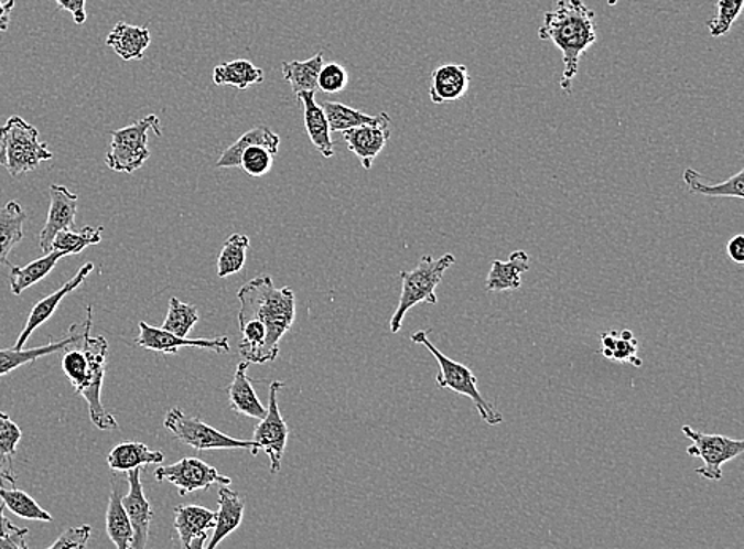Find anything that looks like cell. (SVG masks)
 Here are the masks:
<instances>
[{"instance_id": "cell-1", "label": "cell", "mask_w": 744, "mask_h": 549, "mask_svg": "<svg viewBox=\"0 0 744 549\" xmlns=\"http://www.w3.org/2000/svg\"><path fill=\"white\" fill-rule=\"evenodd\" d=\"M538 37L549 40L562 52V92L572 94V83L580 67V60L597 42L595 13L583 0H556V7L544 13L543 26Z\"/></svg>"}, {"instance_id": "cell-2", "label": "cell", "mask_w": 744, "mask_h": 549, "mask_svg": "<svg viewBox=\"0 0 744 549\" xmlns=\"http://www.w3.org/2000/svg\"><path fill=\"white\" fill-rule=\"evenodd\" d=\"M238 321L256 320L267 331V353L270 363L280 354L281 338L295 320V295L291 288L274 287L269 274L252 278L238 291Z\"/></svg>"}, {"instance_id": "cell-3", "label": "cell", "mask_w": 744, "mask_h": 549, "mask_svg": "<svg viewBox=\"0 0 744 549\" xmlns=\"http://www.w3.org/2000/svg\"><path fill=\"white\" fill-rule=\"evenodd\" d=\"M454 263H456V258L451 252H446L440 259H433L431 255H428L422 256L421 261L410 272H407V270L400 272L402 294H400L399 305H397L391 323H389L392 334H397L402 329L406 314L418 303L435 305L439 302L436 288L442 283L444 272Z\"/></svg>"}, {"instance_id": "cell-4", "label": "cell", "mask_w": 744, "mask_h": 549, "mask_svg": "<svg viewBox=\"0 0 744 549\" xmlns=\"http://www.w3.org/2000/svg\"><path fill=\"white\" fill-rule=\"evenodd\" d=\"M411 342L418 345L425 346L428 352L435 357L439 363L440 374L436 375V385L442 389H450V391L461 394V396L468 397L475 403L479 417L489 426H498L504 422V415L497 410L486 397L479 392L478 378L473 374L471 368L465 364L456 363L444 356L439 348L431 341H429V332L419 331L411 335Z\"/></svg>"}, {"instance_id": "cell-5", "label": "cell", "mask_w": 744, "mask_h": 549, "mask_svg": "<svg viewBox=\"0 0 744 549\" xmlns=\"http://www.w3.org/2000/svg\"><path fill=\"white\" fill-rule=\"evenodd\" d=\"M37 128L23 118L10 117L0 128V150L6 154V168L12 176L35 171L53 158L48 144L40 142Z\"/></svg>"}, {"instance_id": "cell-6", "label": "cell", "mask_w": 744, "mask_h": 549, "mask_svg": "<svg viewBox=\"0 0 744 549\" xmlns=\"http://www.w3.org/2000/svg\"><path fill=\"white\" fill-rule=\"evenodd\" d=\"M162 136L161 122L157 115H148L131 126L111 132V144L105 162L108 169L118 173H133L143 168L150 158L148 132Z\"/></svg>"}, {"instance_id": "cell-7", "label": "cell", "mask_w": 744, "mask_h": 549, "mask_svg": "<svg viewBox=\"0 0 744 549\" xmlns=\"http://www.w3.org/2000/svg\"><path fill=\"white\" fill-rule=\"evenodd\" d=\"M164 428L175 435L184 445L197 451L209 450H249L252 456H258L255 443L249 440L233 439L218 429L212 428L198 417H190L182 408H170L164 419Z\"/></svg>"}, {"instance_id": "cell-8", "label": "cell", "mask_w": 744, "mask_h": 549, "mask_svg": "<svg viewBox=\"0 0 744 549\" xmlns=\"http://www.w3.org/2000/svg\"><path fill=\"white\" fill-rule=\"evenodd\" d=\"M83 352L88 356L89 374L88 383L79 396L85 397L88 402L89 417L93 424L100 431H115L118 429V421L103 406V386L105 370H107L108 342L104 337H93L91 331L86 332L82 343Z\"/></svg>"}, {"instance_id": "cell-9", "label": "cell", "mask_w": 744, "mask_h": 549, "mask_svg": "<svg viewBox=\"0 0 744 549\" xmlns=\"http://www.w3.org/2000/svg\"><path fill=\"white\" fill-rule=\"evenodd\" d=\"M682 433L692 442L686 450L689 456L703 461L702 467L696 469L697 475L711 482H721L724 464L742 456L744 451V442L731 437L696 431L691 426H682Z\"/></svg>"}, {"instance_id": "cell-10", "label": "cell", "mask_w": 744, "mask_h": 549, "mask_svg": "<svg viewBox=\"0 0 744 549\" xmlns=\"http://www.w3.org/2000/svg\"><path fill=\"white\" fill-rule=\"evenodd\" d=\"M283 388V381H273L270 385L267 415L256 426L251 440L258 453L262 450L269 456L270 472L272 473L281 471V461H283L288 445L289 428L287 421L281 417L280 407H278V392Z\"/></svg>"}, {"instance_id": "cell-11", "label": "cell", "mask_w": 744, "mask_h": 549, "mask_svg": "<svg viewBox=\"0 0 744 549\" xmlns=\"http://www.w3.org/2000/svg\"><path fill=\"white\" fill-rule=\"evenodd\" d=\"M157 482H169L179 489L180 496L209 489L215 486H229L233 480L222 475L215 467L197 458H183L172 465H161L154 471Z\"/></svg>"}, {"instance_id": "cell-12", "label": "cell", "mask_w": 744, "mask_h": 549, "mask_svg": "<svg viewBox=\"0 0 744 549\" xmlns=\"http://www.w3.org/2000/svg\"><path fill=\"white\" fill-rule=\"evenodd\" d=\"M140 334L137 337L136 345L150 352L162 354H176L180 348L209 349V352L226 354L230 352L229 338L226 335L216 338H180L176 335L169 334L164 329L150 326V324H139Z\"/></svg>"}, {"instance_id": "cell-13", "label": "cell", "mask_w": 744, "mask_h": 549, "mask_svg": "<svg viewBox=\"0 0 744 549\" xmlns=\"http://www.w3.org/2000/svg\"><path fill=\"white\" fill-rule=\"evenodd\" d=\"M93 327V306H88V314H86L85 321L79 324H74L68 329L67 335L61 341L48 343V345L39 346V348L31 349H0V377L3 375L10 374V372L17 370L21 366H26V364L32 363V360H37L40 357L48 356V354L66 352L67 348H71L72 345H77L83 337H85L86 332L91 331Z\"/></svg>"}, {"instance_id": "cell-14", "label": "cell", "mask_w": 744, "mask_h": 549, "mask_svg": "<svg viewBox=\"0 0 744 549\" xmlns=\"http://www.w3.org/2000/svg\"><path fill=\"white\" fill-rule=\"evenodd\" d=\"M78 196L66 186L53 184L50 187V209L45 227L40 233V248L45 255L52 251L54 237L63 230H71L77 216Z\"/></svg>"}, {"instance_id": "cell-15", "label": "cell", "mask_w": 744, "mask_h": 549, "mask_svg": "<svg viewBox=\"0 0 744 549\" xmlns=\"http://www.w3.org/2000/svg\"><path fill=\"white\" fill-rule=\"evenodd\" d=\"M142 469L128 472L129 491L122 497V507L128 513L133 530L132 549H147L150 537L151 521H153V507L144 496L142 484Z\"/></svg>"}, {"instance_id": "cell-16", "label": "cell", "mask_w": 744, "mask_h": 549, "mask_svg": "<svg viewBox=\"0 0 744 549\" xmlns=\"http://www.w3.org/2000/svg\"><path fill=\"white\" fill-rule=\"evenodd\" d=\"M343 142L348 150L359 158L360 164L366 171H370L375 159L385 150L391 139V118L386 117L378 125L360 126L342 132Z\"/></svg>"}, {"instance_id": "cell-17", "label": "cell", "mask_w": 744, "mask_h": 549, "mask_svg": "<svg viewBox=\"0 0 744 549\" xmlns=\"http://www.w3.org/2000/svg\"><path fill=\"white\" fill-rule=\"evenodd\" d=\"M93 262L85 263L74 278H71L66 284H63V288L57 289L53 294L46 295L42 301L35 303L34 309H32L31 314H29L26 326H24L23 332H21L20 337H18L14 348L23 349L24 346H26L29 338H31V335L56 313L60 303L63 302L72 291H75V289L85 283L86 278L93 273Z\"/></svg>"}, {"instance_id": "cell-18", "label": "cell", "mask_w": 744, "mask_h": 549, "mask_svg": "<svg viewBox=\"0 0 744 549\" xmlns=\"http://www.w3.org/2000/svg\"><path fill=\"white\" fill-rule=\"evenodd\" d=\"M471 77L467 67L461 64H444L432 72L429 96L433 104L442 105L461 100L468 92Z\"/></svg>"}, {"instance_id": "cell-19", "label": "cell", "mask_w": 744, "mask_h": 549, "mask_svg": "<svg viewBox=\"0 0 744 549\" xmlns=\"http://www.w3.org/2000/svg\"><path fill=\"white\" fill-rule=\"evenodd\" d=\"M530 258L526 251H515L509 255L508 261H494L490 263L489 274L486 280V291L505 292L518 291L522 284V274L529 272Z\"/></svg>"}, {"instance_id": "cell-20", "label": "cell", "mask_w": 744, "mask_h": 549, "mask_svg": "<svg viewBox=\"0 0 744 549\" xmlns=\"http://www.w3.org/2000/svg\"><path fill=\"white\" fill-rule=\"evenodd\" d=\"M251 364L241 360L236 370V377L230 383L227 392H229V406L238 415L252 419H263L267 415V408L262 406L259 397L256 396L255 386L248 377V368Z\"/></svg>"}, {"instance_id": "cell-21", "label": "cell", "mask_w": 744, "mask_h": 549, "mask_svg": "<svg viewBox=\"0 0 744 549\" xmlns=\"http://www.w3.org/2000/svg\"><path fill=\"white\" fill-rule=\"evenodd\" d=\"M218 505L219 512L216 513L215 529L207 541V549L218 548L224 538L236 532L244 521L245 502L237 493L227 489V486H219Z\"/></svg>"}, {"instance_id": "cell-22", "label": "cell", "mask_w": 744, "mask_h": 549, "mask_svg": "<svg viewBox=\"0 0 744 549\" xmlns=\"http://www.w3.org/2000/svg\"><path fill=\"white\" fill-rule=\"evenodd\" d=\"M298 99L303 104V121H305L306 133L312 140L314 148L323 154L324 158H334V142H332L331 128L323 108L316 104L314 93L299 94Z\"/></svg>"}, {"instance_id": "cell-23", "label": "cell", "mask_w": 744, "mask_h": 549, "mask_svg": "<svg viewBox=\"0 0 744 549\" xmlns=\"http://www.w3.org/2000/svg\"><path fill=\"white\" fill-rule=\"evenodd\" d=\"M151 43L148 28L132 26V24L118 23L111 29L107 37V45L121 57L122 61H140Z\"/></svg>"}, {"instance_id": "cell-24", "label": "cell", "mask_w": 744, "mask_h": 549, "mask_svg": "<svg viewBox=\"0 0 744 549\" xmlns=\"http://www.w3.org/2000/svg\"><path fill=\"white\" fill-rule=\"evenodd\" d=\"M162 451L150 450L144 443L128 442L115 446L108 454V467L114 472H131L147 465H161L164 462Z\"/></svg>"}, {"instance_id": "cell-25", "label": "cell", "mask_w": 744, "mask_h": 549, "mask_svg": "<svg viewBox=\"0 0 744 549\" xmlns=\"http://www.w3.org/2000/svg\"><path fill=\"white\" fill-rule=\"evenodd\" d=\"M216 513L201 505H182L175 508V527L182 547L187 548L194 538L215 529Z\"/></svg>"}, {"instance_id": "cell-26", "label": "cell", "mask_w": 744, "mask_h": 549, "mask_svg": "<svg viewBox=\"0 0 744 549\" xmlns=\"http://www.w3.org/2000/svg\"><path fill=\"white\" fill-rule=\"evenodd\" d=\"M280 136H277L273 131H270L267 126H256V128L249 129L245 132L236 143L230 144L229 148H226V151L219 157L218 162H216V168L219 169H233L240 168V157L248 147L251 144H261L266 147L270 153L277 154L278 148H280Z\"/></svg>"}, {"instance_id": "cell-27", "label": "cell", "mask_w": 744, "mask_h": 549, "mask_svg": "<svg viewBox=\"0 0 744 549\" xmlns=\"http://www.w3.org/2000/svg\"><path fill=\"white\" fill-rule=\"evenodd\" d=\"M105 529L117 549H132L133 530L128 513L122 507L121 491L115 478L105 515Z\"/></svg>"}, {"instance_id": "cell-28", "label": "cell", "mask_w": 744, "mask_h": 549, "mask_svg": "<svg viewBox=\"0 0 744 549\" xmlns=\"http://www.w3.org/2000/svg\"><path fill=\"white\" fill-rule=\"evenodd\" d=\"M26 212L18 202H7L0 207V266H10V251L23 240Z\"/></svg>"}, {"instance_id": "cell-29", "label": "cell", "mask_w": 744, "mask_h": 549, "mask_svg": "<svg viewBox=\"0 0 744 549\" xmlns=\"http://www.w3.org/2000/svg\"><path fill=\"white\" fill-rule=\"evenodd\" d=\"M324 66V52H317L306 61H291L283 63V77L291 85L292 93L298 97L302 93L317 92V77Z\"/></svg>"}, {"instance_id": "cell-30", "label": "cell", "mask_w": 744, "mask_h": 549, "mask_svg": "<svg viewBox=\"0 0 744 549\" xmlns=\"http://www.w3.org/2000/svg\"><path fill=\"white\" fill-rule=\"evenodd\" d=\"M61 258H66V255L60 251H50L48 255L29 262L28 266H10V289H12L13 294H23L32 284L48 277Z\"/></svg>"}, {"instance_id": "cell-31", "label": "cell", "mask_w": 744, "mask_h": 549, "mask_svg": "<svg viewBox=\"0 0 744 549\" xmlns=\"http://www.w3.org/2000/svg\"><path fill=\"white\" fill-rule=\"evenodd\" d=\"M213 82L216 86H234V88L245 92L252 85H261L263 71L247 60L229 61V63L215 67Z\"/></svg>"}, {"instance_id": "cell-32", "label": "cell", "mask_w": 744, "mask_h": 549, "mask_svg": "<svg viewBox=\"0 0 744 549\" xmlns=\"http://www.w3.org/2000/svg\"><path fill=\"white\" fill-rule=\"evenodd\" d=\"M682 180L689 193L697 194V196L740 198V201L744 198L743 169L725 182L716 184L703 183L702 175L693 169H686Z\"/></svg>"}, {"instance_id": "cell-33", "label": "cell", "mask_w": 744, "mask_h": 549, "mask_svg": "<svg viewBox=\"0 0 744 549\" xmlns=\"http://www.w3.org/2000/svg\"><path fill=\"white\" fill-rule=\"evenodd\" d=\"M601 353L606 359L617 360L623 364H634L635 367H641L643 360L637 356L638 341L634 332L624 329V331H608L601 334Z\"/></svg>"}, {"instance_id": "cell-34", "label": "cell", "mask_w": 744, "mask_h": 549, "mask_svg": "<svg viewBox=\"0 0 744 549\" xmlns=\"http://www.w3.org/2000/svg\"><path fill=\"white\" fill-rule=\"evenodd\" d=\"M324 115H326L328 128L331 132H345L349 129L360 128V126L378 125L388 114H379L377 117L363 114L356 108L348 107V105L339 103H324Z\"/></svg>"}, {"instance_id": "cell-35", "label": "cell", "mask_w": 744, "mask_h": 549, "mask_svg": "<svg viewBox=\"0 0 744 549\" xmlns=\"http://www.w3.org/2000/svg\"><path fill=\"white\" fill-rule=\"evenodd\" d=\"M104 227H83L78 233L74 230H63L54 237L52 251H60L63 255H78L83 249L93 247V245L103 241Z\"/></svg>"}, {"instance_id": "cell-36", "label": "cell", "mask_w": 744, "mask_h": 549, "mask_svg": "<svg viewBox=\"0 0 744 549\" xmlns=\"http://www.w3.org/2000/svg\"><path fill=\"white\" fill-rule=\"evenodd\" d=\"M0 498H2L6 508H9L13 515L20 516V518L31 519V521H53V516L43 510L37 502L24 491L6 489V487L0 486Z\"/></svg>"}, {"instance_id": "cell-37", "label": "cell", "mask_w": 744, "mask_h": 549, "mask_svg": "<svg viewBox=\"0 0 744 549\" xmlns=\"http://www.w3.org/2000/svg\"><path fill=\"white\" fill-rule=\"evenodd\" d=\"M198 323L197 306L184 303L180 299H170L168 316H165L162 327L169 334L176 335L180 338H186L193 327Z\"/></svg>"}, {"instance_id": "cell-38", "label": "cell", "mask_w": 744, "mask_h": 549, "mask_svg": "<svg viewBox=\"0 0 744 549\" xmlns=\"http://www.w3.org/2000/svg\"><path fill=\"white\" fill-rule=\"evenodd\" d=\"M249 238L234 234L224 241L222 252L218 256V277L227 278L240 272L247 262Z\"/></svg>"}, {"instance_id": "cell-39", "label": "cell", "mask_w": 744, "mask_h": 549, "mask_svg": "<svg viewBox=\"0 0 744 549\" xmlns=\"http://www.w3.org/2000/svg\"><path fill=\"white\" fill-rule=\"evenodd\" d=\"M82 341H79L77 345H72L71 348H67L63 356L64 374L71 379L72 386H74L75 392L77 394L85 389L89 374L88 356H86L82 345H79Z\"/></svg>"}, {"instance_id": "cell-40", "label": "cell", "mask_w": 744, "mask_h": 549, "mask_svg": "<svg viewBox=\"0 0 744 549\" xmlns=\"http://www.w3.org/2000/svg\"><path fill=\"white\" fill-rule=\"evenodd\" d=\"M744 0H719L716 14L708 23V31L713 37H722L731 31L736 18L742 14Z\"/></svg>"}, {"instance_id": "cell-41", "label": "cell", "mask_w": 744, "mask_h": 549, "mask_svg": "<svg viewBox=\"0 0 744 549\" xmlns=\"http://www.w3.org/2000/svg\"><path fill=\"white\" fill-rule=\"evenodd\" d=\"M273 154L261 144H251L241 153L240 169L251 176H263L272 169Z\"/></svg>"}, {"instance_id": "cell-42", "label": "cell", "mask_w": 744, "mask_h": 549, "mask_svg": "<svg viewBox=\"0 0 744 549\" xmlns=\"http://www.w3.org/2000/svg\"><path fill=\"white\" fill-rule=\"evenodd\" d=\"M23 439V432L9 415L0 411V456L9 464V459L17 454V446Z\"/></svg>"}, {"instance_id": "cell-43", "label": "cell", "mask_w": 744, "mask_h": 549, "mask_svg": "<svg viewBox=\"0 0 744 549\" xmlns=\"http://www.w3.org/2000/svg\"><path fill=\"white\" fill-rule=\"evenodd\" d=\"M348 86V72L337 63L326 64L317 77V89L326 94L343 92Z\"/></svg>"}, {"instance_id": "cell-44", "label": "cell", "mask_w": 744, "mask_h": 549, "mask_svg": "<svg viewBox=\"0 0 744 549\" xmlns=\"http://www.w3.org/2000/svg\"><path fill=\"white\" fill-rule=\"evenodd\" d=\"M93 527L89 524L83 526L71 527L64 530L56 541L46 549H86L89 538H91Z\"/></svg>"}, {"instance_id": "cell-45", "label": "cell", "mask_w": 744, "mask_h": 549, "mask_svg": "<svg viewBox=\"0 0 744 549\" xmlns=\"http://www.w3.org/2000/svg\"><path fill=\"white\" fill-rule=\"evenodd\" d=\"M56 3L61 10H66V12L71 13L74 17L75 23L79 24V26L85 24L86 18H88V14H86V0H56Z\"/></svg>"}, {"instance_id": "cell-46", "label": "cell", "mask_w": 744, "mask_h": 549, "mask_svg": "<svg viewBox=\"0 0 744 549\" xmlns=\"http://www.w3.org/2000/svg\"><path fill=\"white\" fill-rule=\"evenodd\" d=\"M29 534L26 527H20L17 532L10 534L9 537L0 538V549H29L24 537Z\"/></svg>"}, {"instance_id": "cell-47", "label": "cell", "mask_w": 744, "mask_h": 549, "mask_svg": "<svg viewBox=\"0 0 744 549\" xmlns=\"http://www.w3.org/2000/svg\"><path fill=\"white\" fill-rule=\"evenodd\" d=\"M725 252H727V258L732 262L738 263L742 266L744 263V236L738 234V236L732 237L727 241V247H725Z\"/></svg>"}, {"instance_id": "cell-48", "label": "cell", "mask_w": 744, "mask_h": 549, "mask_svg": "<svg viewBox=\"0 0 744 549\" xmlns=\"http://www.w3.org/2000/svg\"><path fill=\"white\" fill-rule=\"evenodd\" d=\"M14 0L0 2V32H7L10 28V14L13 12Z\"/></svg>"}, {"instance_id": "cell-49", "label": "cell", "mask_w": 744, "mask_h": 549, "mask_svg": "<svg viewBox=\"0 0 744 549\" xmlns=\"http://www.w3.org/2000/svg\"><path fill=\"white\" fill-rule=\"evenodd\" d=\"M20 526L10 521L6 516V505H0V538L9 537L10 534L17 532Z\"/></svg>"}, {"instance_id": "cell-50", "label": "cell", "mask_w": 744, "mask_h": 549, "mask_svg": "<svg viewBox=\"0 0 744 549\" xmlns=\"http://www.w3.org/2000/svg\"><path fill=\"white\" fill-rule=\"evenodd\" d=\"M7 464L6 461H3L2 456H0V486H3V483L9 482V483H17V476L12 475L9 471H3L2 465Z\"/></svg>"}, {"instance_id": "cell-51", "label": "cell", "mask_w": 744, "mask_h": 549, "mask_svg": "<svg viewBox=\"0 0 744 549\" xmlns=\"http://www.w3.org/2000/svg\"><path fill=\"white\" fill-rule=\"evenodd\" d=\"M208 541V532L201 534V536L194 538L193 541H191L190 547L184 548V549H205V543Z\"/></svg>"}, {"instance_id": "cell-52", "label": "cell", "mask_w": 744, "mask_h": 549, "mask_svg": "<svg viewBox=\"0 0 744 549\" xmlns=\"http://www.w3.org/2000/svg\"><path fill=\"white\" fill-rule=\"evenodd\" d=\"M6 164V154H3V151L0 150V165Z\"/></svg>"}, {"instance_id": "cell-53", "label": "cell", "mask_w": 744, "mask_h": 549, "mask_svg": "<svg viewBox=\"0 0 744 549\" xmlns=\"http://www.w3.org/2000/svg\"><path fill=\"white\" fill-rule=\"evenodd\" d=\"M606 2H608L610 7H614V6H616L617 0H606Z\"/></svg>"}]
</instances>
